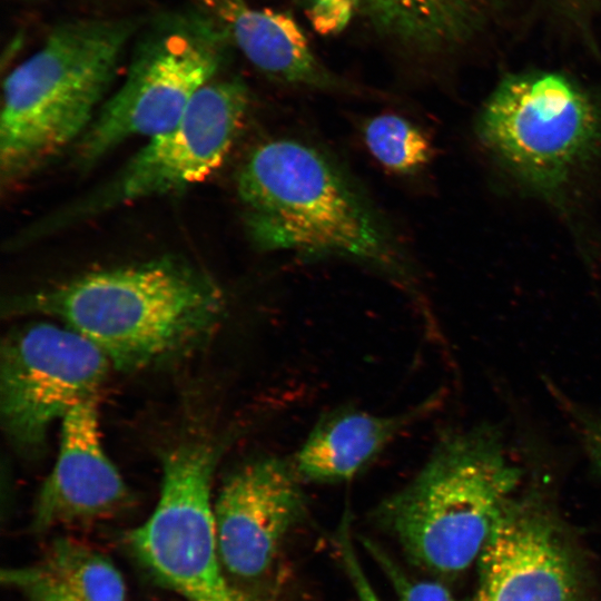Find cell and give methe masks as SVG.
I'll return each instance as SVG.
<instances>
[{
    "label": "cell",
    "mask_w": 601,
    "mask_h": 601,
    "mask_svg": "<svg viewBox=\"0 0 601 601\" xmlns=\"http://www.w3.org/2000/svg\"><path fill=\"white\" fill-rule=\"evenodd\" d=\"M236 189L244 224L262 250L345 257L412 286L405 255L348 177L315 147L289 138L258 144Z\"/></svg>",
    "instance_id": "6da1fadb"
},
{
    "label": "cell",
    "mask_w": 601,
    "mask_h": 601,
    "mask_svg": "<svg viewBox=\"0 0 601 601\" xmlns=\"http://www.w3.org/2000/svg\"><path fill=\"white\" fill-rule=\"evenodd\" d=\"M223 294L177 257L91 272L17 298L13 309L52 316L95 344L111 365L136 370L210 333Z\"/></svg>",
    "instance_id": "7a4b0ae2"
},
{
    "label": "cell",
    "mask_w": 601,
    "mask_h": 601,
    "mask_svg": "<svg viewBox=\"0 0 601 601\" xmlns=\"http://www.w3.org/2000/svg\"><path fill=\"white\" fill-rule=\"evenodd\" d=\"M144 20L79 18L56 26L4 79L0 177L11 186L86 132Z\"/></svg>",
    "instance_id": "3957f363"
},
{
    "label": "cell",
    "mask_w": 601,
    "mask_h": 601,
    "mask_svg": "<svg viewBox=\"0 0 601 601\" xmlns=\"http://www.w3.org/2000/svg\"><path fill=\"white\" fill-rule=\"evenodd\" d=\"M521 479L497 428L452 432L407 485L380 503L374 520L408 562L453 575L479 559Z\"/></svg>",
    "instance_id": "277c9868"
},
{
    "label": "cell",
    "mask_w": 601,
    "mask_h": 601,
    "mask_svg": "<svg viewBox=\"0 0 601 601\" xmlns=\"http://www.w3.org/2000/svg\"><path fill=\"white\" fill-rule=\"evenodd\" d=\"M231 47L227 31L199 7L144 22L124 82L75 145V165L89 169L130 138L173 128Z\"/></svg>",
    "instance_id": "5b68a950"
},
{
    "label": "cell",
    "mask_w": 601,
    "mask_h": 601,
    "mask_svg": "<svg viewBox=\"0 0 601 601\" xmlns=\"http://www.w3.org/2000/svg\"><path fill=\"white\" fill-rule=\"evenodd\" d=\"M248 102L242 79H214L173 128L149 138L106 183L22 228L8 240V248L19 249L119 206L204 181L227 157Z\"/></svg>",
    "instance_id": "8992f818"
},
{
    "label": "cell",
    "mask_w": 601,
    "mask_h": 601,
    "mask_svg": "<svg viewBox=\"0 0 601 601\" xmlns=\"http://www.w3.org/2000/svg\"><path fill=\"white\" fill-rule=\"evenodd\" d=\"M476 131L526 186L551 193L597 154L601 112L580 87L560 73L514 75L491 93Z\"/></svg>",
    "instance_id": "52a82bcc"
},
{
    "label": "cell",
    "mask_w": 601,
    "mask_h": 601,
    "mask_svg": "<svg viewBox=\"0 0 601 601\" xmlns=\"http://www.w3.org/2000/svg\"><path fill=\"white\" fill-rule=\"evenodd\" d=\"M216 460L206 443L169 451L157 504L126 543L154 580L186 601H258L231 583L219 555L211 499Z\"/></svg>",
    "instance_id": "ba28073f"
},
{
    "label": "cell",
    "mask_w": 601,
    "mask_h": 601,
    "mask_svg": "<svg viewBox=\"0 0 601 601\" xmlns=\"http://www.w3.org/2000/svg\"><path fill=\"white\" fill-rule=\"evenodd\" d=\"M110 365L95 344L61 323L11 332L0 358V412L9 441L24 452L40 449L52 423L96 395Z\"/></svg>",
    "instance_id": "9c48e42d"
},
{
    "label": "cell",
    "mask_w": 601,
    "mask_h": 601,
    "mask_svg": "<svg viewBox=\"0 0 601 601\" xmlns=\"http://www.w3.org/2000/svg\"><path fill=\"white\" fill-rule=\"evenodd\" d=\"M477 563L472 601H579L577 559L560 524L533 496L509 501Z\"/></svg>",
    "instance_id": "30bf717a"
},
{
    "label": "cell",
    "mask_w": 601,
    "mask_h": 601,
    "mask_svg": "<svg viewBox=\"0 0 601 601\" xmlns=\"http://www.w3.org/2000/svg\"><path fill=\"white\" fill-rule=\"evenodd\" d=\"M293 460L266 456L229 475L214 501L219 555L229 577L258 579L300 521L305 494Z\"/></svg>",
    "instance_id": "8fae6325"
},
{
    "label": "cell",
    "mask_w": 601,
    "mask_h": 601,
    "mask_svg": "<svg viewBox=\"0 0 601 601\" xmlns=\"http://www.w3.org/2000/svg\"><path fill=\"white\" fill-rule=\"evenodd\" d=\"M57 461L36 499L31 525L37 533L107 520L129 501V491L105 453L96 395L60 421Z\"/></svg>",
    "instance_id": "7c38bea8"
},
{
    "label": "cell",
    "mask_w": 601,
    "mask_h": 601,
    "mask_svg": "<svg viewBox=\"0 0 601 601\" xmlns=\"http://www.w3.org/2000/svg\"><path fill=\"white\" fill-rule=\"evenodd\" d=\"M197 3L227 31L233 46L269 79L321 91L359 92L358 86L322 62L289 11L256 8L247 0Z\"/></svg>",
    "instance_id": "4fadbf2b"
},
{
    "label": "cell",
    "mask_w": 601,
    "mask_h": 601,
    "mask_svg": "<svg viewBox=\"0 0 601 601\" xmlns=\"http://www.w3.org/2000/svg\"><path fill=\"white\" fill-rule=\"evenodd\" d=\"M499 0H358L356 18L401 53L436 58L467 45Z\"/></svg>",
    "instance_id": "5bb4252c"
},
{
    "label": "cell",
    "mask_w": 601,
    "mask_h": 601,
    "mask_svg": "<svg viewBox=\"0 0 601 601\" xmlns=\"http://www.w3.org/2000/svg\"><path fill=\"white\" fill-rule=\"evenodd\" d=\"M430 402L396 415H377L353 407L325 414L293 459L303 481H348L378 456L431 407Z\"/></svg>",
    "instance_id": "9a60e30c"
},
{
    "label": "cell",
    "mask_w": 601,
    "mask_h": 601,
    "mask_svg": "<svg viewBox=\"0 0 601 601\" xmlns=\"http://www.w3.org/2000/svg\"><path fill=\"white\" fill-rule=\"evenodd\" d=\"M1 582L24 601H126L127 595L115 563L68 536L52 540L33 562L3 569Z\"/></svg>",
    "instance_id": "2e32d148"
},
{
    "label": "cell",
    "mask_w": 601,
    "mask_h": 601,
    "mask_svg": "<svg viewBox=\"0 0 601 601\" xmlns=\"http://www.w3.org/2000/svg\"><path fill=\"white\" fill-rule=\"evenodd\" d=\"M362 131L372 156L393 173H417L433 156L426 134L402 116L382 114L372 117L364 122Z\"/></svg>",
    "instance_id": "e0dca14e"
},
{
    "label": "cell",
    "mask_w": 601,
    "mask_h": 601,
    "mask_svg": "<svg viewBox=\"0 0 601 601\" xmlns=\"http://www.w3.org/2000/svg\"><path fill=\"white\" fill-rule=\"evenodd\" d=\"M361 542L387 578L398 601H460L439 582L408 577L374 541L362 538Z\"/></svg>",
    "instance_id": "ac0fdd59"
},
{
    "label": "cell",
    "mask_w": 601,
    "mask_h": 601,
    "mask_svg": "<svg viewBox=\"0 0 601 601\" xmlns=\"http://www.w3.org/2000/svg\"><path fill=\"white\" fill-rule=\"evenodd\" d=\"M298 9L314 31L335 36L356 18L358 0H286Z\"/></svg>",
    "instance_id": "d6986e66"
},
{
    "label": "cell",
    "mask_w": 601,
    "mask_h": 601,
    "mask_svg": "<svg viewBox=\"0 0 601 601\" xmlns=\"http://www.w3.org/2000/svg\"><path fill=\"white\" fill-rule=\"evenodd\" d=\"M334 540L342 565L358 601H382L371 584L357 556L351 530V520L347 513L344 514Z\"/></svg>",
    "instance_id": "ffe728a7"
},
{
    "label": "cell",
    "mask_w": 601,
    "mask_h": 601,
    "mask_svg": "<svg viewBox=\"0 0 601 601\" xmlns=\"http://www.w3.org/2000/svg\"><path fill=\"white\" fill-rule=\"evenodd\" d=\"M559 400L570 415L588 457L601 473V413L582 408L564 397L559 396Z\"/></svg>",
    "instance_id": "44dd1931"
}]
</instances>
